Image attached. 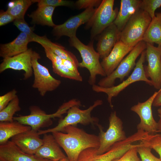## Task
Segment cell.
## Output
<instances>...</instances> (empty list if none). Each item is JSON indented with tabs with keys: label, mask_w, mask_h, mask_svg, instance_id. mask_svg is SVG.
I'll return each instance as SVG.
<instances>
[{
	"label": "cell",
	"mask_w": 161,
	"mask_h": 161,
	"mask_svg": "<svg viewBox=\"0 0 161 161\" xmlns=\"http://www.w3.org/2000/svg\"><path fill=\"white\" fill-rule=\"evenodd\" d=\"M63 132L52 133L56 141L66 152L70 161H77L80 153L89 148H98V136L88 133L74 126L66 127Z\"/></svg>",
	"instance_id": "6da1fadb"
},
{
	"label": "cell",
	"mask_w": 161,
	"mask_h": 161,
	"mask_svg": "<svg viewBox=\"0 0 161 161\" xmlns=\"http://www.w3.org/2000/svg\"><path fill=\"white\" fill-rule=\"evenodd\" d=\"M80 105V100L73 99L64 103L55 112L50 114H47L38 106H32L30 107V113L29 115L14 117L13 120L22 124L30 126L31 129L38 131L41 128L51 125L52 123V118H61L62 115L67 113L71 107Z\"/></svg>",
	"instance_id": "7a4b0ae2"
},
{
	"label": "cell",
	"mask_w": 161,
	"mask_h": 161,
	"mask_svg": "<svg viewBox=\"0 0 161 161\" xmlns=\"http://www.w3.org/2000/svg\"><path fill=\"white\" fill-rule=\"evenodd\" d=\"M103 103L102 100H97L92 105L84 110L80 109L79 106H73L68 110L66 116L64 118H61L59 120L56 126L46 130H40L38 133L40 135L49 133L62 132L66 127L69 126H75L78 123L84 125L90 124L97 125L99 119L97 117L92 116L91 113L95 108Z\"/></svg>",
	"instance_id": "3957f363"
},
{
	"label": "cell",
	"mask_w": 161,
	"mask_h": 161,
	"mask_svg": "<svg viewBox=\"0 0 161 161\" xmlns=\"http://www.w3.org/2000/svg\"><path fill=\"white\" fill-rule=\"evenodd\" d=\"M69 41L71 45L75 48L80 55L82 61L79 63V67L85 68L89 72L90 76L88 81L90 85L95 84L97 75L106 76L100 62V55L94 49L93 42L85 45L76 36L70 38Z\"/></svg>",
	"instance_id": "277c9868"
},
{
	"label": "cell",
	"mask_w": 161,
	"mask_h": 161,
	"mask_svg": "<svg viewBox=\"0 0 161 161\" xmlns=\"http://www.w3.org/2000/svg\"><path fill=\"white\" fill-rule=\"evenodd\" d=\"M151 19L147 13L139 8L121 31L120 40L127 45L135 46L142 41Z\"/></svg>",
	"instance_id": "5b68a950"
},
{
	"label": "cell",
	"mask_w": 161,
	"mask_h": 161,
	"mask_svg": "<svg viewBox=\"0 0 161 161\" xmlns=\"http://www.w3.org/2000/svg\"><path fill=\"white\" fill-rule=\"evenodd\" d=\"M114 0H103L94 14L86 23L87 29L91 28V37L93 38L113 23L118 13L117 8L114 9Z\"/></svg>",
	"instance_id": "8992f818"
},
{
	"label": "cell",
	"mask_w": 161,
	"mask_h": 161,
	"mask_svg": "<svg viewBox=\"0 0 161 161\" xmlns=\"http://www.w3.org/2000/svg\"><path fill=\"white\" fill-rule=\"evenodd\" d=\"M145 58V51L144 50L141 54L140 57L137 62L131 74L119 84L105 88L95 84L92 86V90L97 93L106 94L107 95V100L110 106L113 109V106L112 102V98L117 96L121 91L132 83L139 81H143L150 86H152L151 81L146 77L145 74L143 63Z\"/></svg>",
	"instance_id": "52a82bcc"
},
{
	"label": "cell",
	"mask_w": 161,
	"mask_h": 161,
	"mask_svg": "<svg viewBox=\"0 0 161 161\" xmlns=\"http://www.w3.org/2000/svg\"><path fill=\"white\" fill-rule=\"evenodd\" d=\"M146 48V43L142 41L138 43L121 62L115 69L109 75L100 79L98 84L100 86L110 87L114 85L117 79L121 82L124 80L136 65V61Z\"/></svg>",
	"instance_id": "ba28073f"
},
{
	"label": "cell",
	"mask_w": 161,
	"mask_h": 161,
	"mask_svg": "<svg viewBox=\"0 0 161 161\" xmlns=\"http://www.w3.org/2000/svg\"><path fill=\"white\" fill-rule=\"evenodd\" d=\"M109 120V127L105 132L101 125H97L99 130L98 136L100 141L99 146L97 149L98 154L107 152L114 144L127 138L123 129V123L115 111L111 113Z\"/></svg>",
	"instance_id": "9c48e42d"
},
{
	"label": "cell",
	"mask_w": 161,
	"mask_h": 161,
	"mask_svg": "<svg viewBox=\"0 0 161 161\" xmlns=\"http://www.w3.org/2000/svg\"><path fill=\"white\" fill-rule=\"evenodd\" d=\"M40 58L39 54L33 51L32 64L34 76L32 87L37 89L40 95L44 96L48 92L56 89L60 86L61 81L54 78L48 69L38 62Z\"/></svg>",
	"instance_id": "30bf717a"
},
{
	"label": "cell",
	"mask_w": 161,
	"mask_h": 161,
	"mask_svg": "<svg viewBox=\"0 0 161 161\" xmlns=\"http://www.w3.org/2000/svg\"><path fill=\"white\" fill-rule=\"evenodd\" d=\"M161 90V88L155 92L145 101L138 102L131 108V110L136 113L140 118V122L137 126V130L144 131L151 135L159 132L157 122L153 116L152 106L155 98Z\"/></svg>",
	"instance_id": "8fae6325"
},
{
	"label": "cell",
	"mask_w": 161,
	"mask_h": 161,
	"mask_svg": "<svg viewBox=\"0 0 161 161\" xmlns=\"http://www.w3.org/2000/svg\"><path fill=\"white\" fill-rule=\"evenodd\" d=\"M146 49L148 64L144 66L145 74L150 78L154 87L159 90L161 88V46L146 43Z\"/></svg>",
	"instance_id": "7c38bea8"
},
{
	"label": "cell",
	"mask_w": 161,
	"mask_h": 161,
	"mask_svg": "<svg viewBox=\"0 0 161 161\" xmlns=\"http://www.w3.org/2000/svg\"><path fill=\"white\" fill-rule=\"evenodd\" d=\"M96 8L85 9L80 13L69 18L63 24L56 25L53 27L54 35L58 37L66 36L70 38L76 36L78 28L89 21L95 12Z\"/></svg>",
	"instance_id": "4fadbf2b"
},
{
	"label": "cell",
	"mask_w": 161,
	"mask_h": 161,
	"mask_svg": "<svg viewBox=\"0 0 161 161\" xmlns=\"http://www.w3.org/2000/svg\"><path fill=\"white\" fill-rule=\"evenodd\" d=\"M33 51L28 49L26 51L12 57L3 58L0 64V73L7 69L23 70L24 79L27 80L32 76L33 71L32 58Z\"/></svg>",
	"instance_id": "5bb4252c"
},
{
	"label": "cell",
	"mask_w": 161,
	"mask_h": 161,
	"mask_svg": "<svg viewBox=\"0 0 161 161\" xmlns=\"http://www.w3.org/2000/svg\"><path fill=\"white\" fill-rule=\"evenodd\" d=\"M121 31L113 23L100 34L97 50L102 59L107 56L116 43L120 40Z\"/></svg>",
	"instance_id": "9a60e30c"
},
{
	"label": "cell",
	"mask_w": 161,
	"mask_h": 161,
	"mask_svg": "<svg viewBox=\"0 0 161 161\" xmlns=\"http://www.w3.org/2000/svg\"><path fill=\"white\" fill-rule=\"evenodd\" d=\"M134 46L127 45L120 40L116 43L108 55L100 62L106 76L115 69L124 57Z\"/></svg>",
	"instance_id": "2e32d148"
},
{
	"label": "cell",
	"mask_w": 161,
	"mask_h": 161,
	"mask_svg": "<svg viewBox=\"0 0 161 161\" xmlns=\"http://www.w3.org/2000/svg\"><path fill=\"white\" fill-rule=\"evenodd\" d=\"M40 135L38 131L31 129L13 137L11 141L24 152L35 154L43 144Z\"/></svg>",
	"instance_id": "e0dca14e"
},
{
	"label": "cell",
	"mask_w": 161,
	"mask_h": 161,
	"mask_svg": "<svg viewBox=\"0 0 161 161\" xmlns=\"http://www.w3.org/2000/svg\"><path fill=\"white\" fill-rule=\"evenodd\" d=\"M0 161H52L22 151L11 140L0 145Z\"/></svg>",
	"instance_id": "ac0fdd59"
},
{
	"label": "cell",
	"mask_w": 161,
	"mask_h": 161,
	"mask_svg": "<svg viewBox=\"0 0 161 161\" xmlns=\"http://www.w3.org/2000/svg\"><path fill=\"white\" fill-rule=\"evenodd\" d=\"M43 144L35 155L37 157L57 161L66 157L52 134H45L43 138Z\"/></svg>",
	"instance_id": "d6986e66"
},
{
	"label": "cell",
	"mask_w": 161,
	"mask_h": 161,
	"mask_svg": "<svg viewBox=\"0 0 161 161\" xmlns=\"http://www.w3.org/2000/svg\"><path fill=\"white\" fill-rule=\"evenodd\" d=\"M31 42V38L21 32L13 41L0 45V56L4 58L13 57L24 52L28 49V44Z\"/></svg>",
	"instance_id": "ffe728a7"
},
{
	"label": "cell",
	"mask_w": 161,
	"mask_h": 161,
	"mask_svg": "<svg viewBox=\"0 0 161 161\" xmlns=\"http://www.w3.org/2000/svg\"><path fill=\"white\" fill-rule=\"evenodd\" d=\"M97 148H91L84 150L80 154L77 161H113L123 154L120 148L115 145L101 154H97Z\"/></svg>",
	"instance_id": "44dd1931"
},
{
	"label": "cell",
	"mask_w": 161,
	"mask_h": 161,
	"mask_svg": "<svg viewBox=\"0 0 161 161\" xmlns=\"http://www.w3.org/2000/svg\"><path fill=\"white\" fill-rule=\"evenodd\" d=\"M140 0H121L120 10L113 23L121 31L131 16L139 9Z\"/></svg>",
	"instance_id": "7402d4cb"
},
{
	"label": "cell",
	"mask_w": 161,
	"mask_h": 161,
	"mask_svg": "<svg viewBox=\"0 0 161 161\" xmlns=\"http://www.w3.org/2000/svg\"><path fill=\"white\" fill-rule=\"evenodd\" d=\"M31 129L30 126L15 120L0 122V145L6 143L16 135Z\"/></svg>",
	"instance_id": "603a6c76"
},
{
	"label": "cell",
	"mask_w": 161,
	"mask_h": 161,
	"mask_svg": "<svg viewBox=\"0 0 161 161\" xmlns=\"http://www.w3.org/2000/svg\"><path fill=\"white\" fill-rule=\"evenodd\" d=\"M32 42H35L49 48L57 55L63 59L70 60L78 67L79 62L76 56L71 52L66 50L63 46L51 42L45 36H41L36 34L33 36Z\"/></svg>",
	"instance_id": "cb8c5ba5"
},
{
	"label": "cell",
	"mask_w": 161,
	"mask_h": 161,
	"mask_svg": "<svg viewBox=\"0 0 161 161\" xmlns=\"http://www.w3.org/2000/svg\"><path fill=\"white\" fill-rule=\"evenodd\" d=\"M142 41L161 46V12L155 13L144 35Z\"/></svg>",
	"instance_id": "d4e9b609"
},
{
	"label": "cell",
	"mask_w": 161,
	"mask_h": 161,
	"mask_svg": "<svg viewBox=\"0 0 161 161\" xmlns=\"http://www.w3.org/2000/svg\"><path fill=\"white\" fill-rule=\"evenodd\" d=\"M38 7L36 10L29 15L32 19V22L54 27L56 25L53 21L52 16L55 7L46 5Z\"/></svg>",
	"instance_id": "484cf974"
},
{
	"label": "cell",
	"mask_w": 161,
	"mask_h": 161,
	"mask_svg": "<svg viewBox=\"0 0 161 161\" xmlns=\"http://www.w3.org/2000/svg\"><path fill=\"white\" fill-rule=\"evenodd\" d=\"M33 3L32 0L11 1L8 3L7 11L15 19H24V16L27 10Z\"/></svg>",
	"instance_id": "4316f807"
},
{
	"label": "cell",
	"mask_w": 161,
	"mask_h": 161,
	"mask_svg": "<svg viewBox=\"0 0 161 161\" xmlns=\"http://www.w3.org/2000/svg\"><path fill=\"white\" fill-rule=\"evenodd\" d=\"M21 110L19 100L17 96L6 107L0 111V122L13 121L14 115Z\"/></svg>",
	"instance_id": "83f0119b"
},
{
	"label": "cell",
	"mask_w": 161,
	"mask_h": 161,
	"mask_svg": "<svg viewBox=\"0 0 161 161\" xmlns=\"http://www.w3.org/2000/svg\"><path fill=\"white\" fill-rule=\"evenodd\" d=\"M52 64L53 72L61 77L78 81H83V78L80 73H77L70 71L62 62Z\"/></svg>",
	"instance_id": "f1b7e54d"
},
{
	"label": "cell",
	"mask_w": 161,
	"mask_h": 161,
	"mask_svg": "<svg viewBox=\"0 0 161 161\" xmlns=\"http://www.w3.org/2000/svg\"><path fill=\"white\" fill-rule=\"evenodd\" d=\"M140 143L154 150L159 154L161 160V134H148L140 141Z\"/></svg>",
	"instance_id": "f546056e"
},
{
	"label": "cell",
	"mask_w": 161,
	"mask_h": 161,
	"mask_svg": "<svg viewBox=\"0 0 161 161\" xmlns=\"http://www.w3.org/2000/svg\"><path fill=\"white\" fill-rule=\"evenodd\" d=\"M161 6V0H142L141 1L139 8L147 13L152 18L155 16L156 9Z\"/></svg>",
	"instance_id": "4dcf8cb0"
},
{
	"label": "cell",
	"mask_w": 161,
	"mask_h": 161,
	"mask_svg": "<svg viewBox=\"0 0 161 161\" xmlns=\"http://www.w3.org/2000/svg\"><path fill=\"white\" fill-rule=\"evenodd\" d=\"M140 144L137 150L142 161H161L160 158L157 157L152 153L151 148Z\"/></svg>",
	"instance_id": "1f68e13d"
},
{
	"label": "cell",
	"mask_w": 161,
	"mask_h": 161,
	"mask_svg": "<svg viewBox=\"0 0 161 161\" xmlns=\"http://www.w3.org/2000/svg\"><path fill=\"white\" fill-rule=\"evenodd\" d=\"M33 3H38V6L46 5L56 7L64 6L68 7H73L74 2L72 1L64 0H32Z\"/></svg>",
	"instance_id": "d6a6232c"
},
{
	"label": "cell",
	"mask_w": 161,
	"mask_h": 161,
	"mask_svg": "<svg viewBox=\"0 0 161 161\" xmlns=\"http://www.w3.org/2000/svg\"><path fill=\"white\" fill-rule=\"evenodd\" d=\"M140 144L130 148L120 157L113 161H142L138 157L137 148Z\"/></svg>",
	"instance_id": "836d02e7"
},
{
	"label": "cell",
	"mask_w": 161,
	"mask_h": 161,
	"mask_svg": "<svg viewBox=\"0 0 161 161\" xmlns=\"http://www.w3.org/2000/svg\"><path fill=\"white\" fill-rule=\"evenodd\" d=\"M14 24L21 31L28 36L31 38L35 33L32 27H30L24 19H16L13 21Z\"/></svg>",
	"instance_id": "e575fe53"
},
{
	"label": "cell",
	"mask_w": 161,
	"mask_h": 161,
	"mask_svg": "<svg viewBox=\"0 0 161 161\" xmlns=\"http://www.w3.org/2000/svg\"><path fill=\"white\" fill-rule=\"evenodd\" d=\"M102 0H78L76 1L75 4L78 9L92 8L98 7Z\"/></svg>",
	"instance_id": "d590c367"
},
{
	"label": "cell",
	"mask_w": 161,
	"mask_h": 161,
	"mask_svg": "<svg viewBox=\"0 0 161 161\" xmlns=\"http://www.w3.org/2000/svg\"><path fill=\"white\" fill-rule=\"evenodd\" d=\"M17 91L13 89L0 96V111L1 110L17 96Z\"/></svg>",
	"instance_id": "8d00e7d4"
},
{
	"label": "cell",
	"mask_w": 161,
	"mask_h": 161,
	"mask_svg": "<svg viewBox=\"0 0 161 161\" xmlns=\"http://www.w3.org/2000/svg\"><path fill=\"white\" fill-rule=\"evenodd\" d=\"M15 18L7 11L1 10L0 13V26L4 25L10 22L14 21Z\"/></svg>",
	"instance_id": "74e56055"
},
{
	"label": "cell",
	"mask_w": 161,
	"mask_h": 161,
	"mask_svg": "<svg viewBox=\"0 0 161 161\" xmlns=\"http://www.w3.org/2000/svg\"><path fill=\"white\" fill-rule=\"evenodd\" d=\"M63 64L69 70L77 73H79L78 70V66L73 62L66 59H62Z\"/></svg>",
	"instance_id": "f35d334b"
},
{
	"label": "cell",
	"mask_w": 161,
	"mask_h": 161,
	"mask_svg": "<svg viewBox=\"0 0 161 161\" xmlns=\"http://www.w3.org/2000/svg\"><path fill=\"white\" fill-rule=\"evenodd\" d=\"M152 106L155 107H161V90L155 98Z\"/></svg>",
	"instance_id": "ab89813d"
},
{
	"label": "cell",
	"mask_w": 161,
	"mask_h": 161,
	"mask_svg": "<svg viewBox=\"0 0 161 161\" xmlns=\"http://www.w3.org/2000/svg\"><path fill=\"white\" fill-rule=\"evenodd\" d=\"M158 115L159 117L157 122L158 130L159 132H161V107H160L157 110Z\"/></svg>",
	"instance_id": "60d3db41"
},
{
	"label": "cell",
	"mask_w": 161,
	"mask_h": 161,
	"mask_svg": "<svg viewBox=\"0 0 161 161\" xmlns=\"http://www.w3.org/2000/svg\"><path fill=\"white\" fill-rule=\"evenodd\" d=\"M57 161H70L67 157L62 158Z\"/></svg>",
	"instance_id": "b9f144b4"
}]
</instances>
